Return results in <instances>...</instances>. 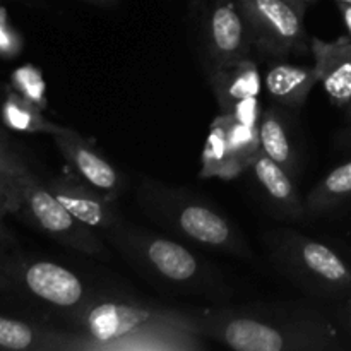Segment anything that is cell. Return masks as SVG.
<instances>
[{
	"instance_id": "cell-1",
	"label": "cell",
	"mask_w": 351,
	"mask_h": 351,
	"mask_svg": "<svg viewBox=\"0 0 351 351\" xmlns=\"http://www.w3.org/2000/svg\"><path fill=\"white\" fill-rule=\"evenodd\" d=\"M206 341L237 351H332L343 348L335 321L307 302L213 304L194 307Z\"/></svg>"
},
{
	"instance_id": "cell-2",
	"label": "cell",
	"mask_w": 351,
	"mask_h": 351,
	"mask_svg": "<svg viewBox=\"0 0 351 351\" xmlns=\"http://www.w3.org/2000/svg\"><path fill=\"white\" fill-rule=\"evenodd\" d=\"M103 239L141 278L160 290L206 298L213 304H228L232 298L233 290L225 276L177 240L125 219Z\"/></svg>"
},
{
	"instance_id": "cell-3",
	"label": "cell",
	"mask_w": 351,
	"mask_h": 351,
	"mask_svg": "<svg viewBox=\"0 0 351 351\" xmlns=\"http://www.w3.org/2000/svg\"><path fill=\"white\" fill-rule=\"evenodd\" d=\"M136 204L149 221L185 242L239 259H256L239 226L213 202L189 189L143 175L136 187Z\"/></svg>"
},
{
	"instance_id": "cell-4",
	"label": "cell",
	"mask_w": 351,
	"mask_h": 351,
	"mask_svg": "<svg viewBox=\"0 0 351 351\" xmlns=\"http://www.w3.org/2000/svg\"><path fill=\"white\" fill-rule=\"evenodd\" d=\"M64 322L82 336L81 351H117L123 339L151 331L197 335L194 307H167L99 293Z\"/></svg>"
},
{
	"instance_id": "cell-5",
	"label": "cell",
	"mask_w": 351,
	"mask_h": 351,
	"mask_svg": "<svg viewBox=\"0 0 351 351\" xmlns=\"http://www.w3.org/2000/svg\"><path fill=\"white\" fill-rule=\"evenodd\" d=\"M274 269L305 295L322 300L351 298V267L328 243L291 228L261 233Z\"/></svg>"
},
{
	"instance_id": "cell-6",
	"label": "cell",
	"mask_w": 351,
	"mask_h": 351,
	"mask_svg": "<svg viewBox=\"0 0 351 351\" xmlns=\"http://www.w3.org/2000/svg\"><path fill=\"white\" fill-rule=\"evenodd\" d=\"M21 195V211L26 218L47 233L50 239L82 256L99 261L112 259V247L98 232L79 221L43 180L33 171H26L16 184Z\"/></svg>"
},
{
	"instance_id": "cell-7",
	"label": "cell",
	"mask_w": 351,
	"mask_h": 351,
	"mask_svg": "<svg viewBox=\"0 0 351 351\" xmlns=\"http://www.w3.org/2000/svg\"><path fill=\"white\" fill-rule=\"evenodd\" d=\"M256 50L273 58L311 50L304 17L307 5L288 0H239Z\"/></svg>"
},
{
	"instance_id": "cell-8",
	"label": "cell",
	"mask_w": 351,
	"mask_h": 351,
	"mask_svg": "<svg viewBox=\"0 0 351 351\" xmlns=\"http://www.w3.org/2000/svg\"><path fill=\"white\" fill-rule=\"evenodd\" d=\"M3 269L14 285H19L34 300L58 312L62 321L98 295L75 271L51 261L23 259L7 264Z\"/></svg>"
},
{
	"instance_id": "cell-9",
	"label": "cell",
	"mask_w": 351,
	"mask_h": 351,
	"mask_svg": "<svg viewBox=\"0 0 351 351\" xmlns=\"http://www.w3.org/2000/svg\"><path fill=\"white\" fill-rule=\"evenodd\" d=\"M204 62L215 65L233 64L250 57L252 38L239 0H213L202 17Z\"/></svg>"
},
{
	"instance_id": "cell-10",
	"label": "cell",
	"mask_w": 351,
	"mask_h": 351,
	"mask_svg": "<svg viewBox=\"0 0 351 351\" xmlns=\"http://www.w3.org/2000/svg\"><path fill=\"white\" fill-rule=\"evenodd\" d=\"M47 187L51 194L84 225L105 235L123 219L115 199L89 185L77 175L60 173L48 178Z\"/></svg>"
},
{
	"instance_id": "cell-11",
	"label": "cell",
	"mask_w": 351,
	"mask_h": 351,
	"mask_svg": "<svg viewBox=\"0 0 351 351\" xmlns=\"http://www.w3.org/2000/svg\"><path fill=\"white\" fill-rule=\"evenodd\" d=\"M51 137L57 149L77 177L105 192L108 197L119 201L127 187L125 177L96 149L95 144L69 127H62V130Z\"/></svg>"
},
{
	"instance_id": "cell-12",
	"label": "cell",
	"mask_w": 351,
	"mask_h": 351,
	"mask_svg": "<svg viewBox=\"0 0 351 351\" xmlns=\"http://www.w3.org/2000/svg\"><path fill=\"white\" fill-rule=\"evenodd\" d=\"M250 171L259 189L261 199L273 218L288 223H302L308 218L305 199L300 197L295 184L297 180L283 167L261 151Z\"/></svg>"
},
{
	"instance_id": "cell-13",
	"label": "cell",
	"mask_w": 351,
	"mask_h": 351,
	"mask_svg": "<svg viewBox=\"0 0 351 351\" xmlns=\"http://www.w3.org/2000/svg\"><path fill=\"white\" fill-rule=\"evenodd\" d=\"M311 53L319 82L331 103L345 108L351 101V38L341 34L335 41L311 36Z\"/></svg>"
},
{
	"instance_id": "cell-14",
	"label": "cell",
	"mask_w": 351,
	"mask_h": 351,
	"mask_svg": "<svg viewBox=\"0 0 351 351\" xmlns=\"http://www.w3.org/2000/svg\"><path fill=\"white\" fill-rule=\"evenodd\" d=\"M82 336L69 328H50L0 315V350L81 351Z\"/></svg>"
},
{
	"instance_id": "cell-15",
	"label": "cell",
	"mask_w": 351,
	"mask_h": 351,
	"mask_svg": "<svg viewBox=\"0 0 351 351\" xmlns=\"http://www.w3.org/2000/svg\"><path fill=\"white\" fill-rule=\"evenodd\" d=\"M261 151L283 167L295 180L300 178L302 160L295 136V120L291 110L271 105L263 110L259 120Z\"/></svg>"
},
{
	"instance_id": "cell-16",
	"label": "cell",
	"mask_w": 351,
	"mask_h": 351,
	"mask_svg": "<svg viewBox=\"0 0 351 351\" xmlns=\"http://www.w3.org/2000/svg\"><path fill=\"white\" fill-rule=\"evenodd\" d=\"M202 65L221 113H232L237 105L245 99L259 98L263 82L259 67L250 57L226 65H215L208 62Z\"/></svg>"
},
{
	"instance_id": "cell-17",
	"label": "cell",
	"mask_w": 351,
	"mask_h": 351,
	"mask_svg": "<svg viewBox=\"0 0 351 351\" xmlns=\"http://www.w3.org/2000/svg\"><path fill=\"white\" fill-rule=\"evenodd\" d=\"M319 82L314 65L291 64L285 58H276L267 65L264 86L274 105L298 112L305 106L311 91Z\"/></svg>"
},
{
	"instance_id": "cell-18",
	"label": "cell",
	"mask_w": 351,
	"mask_h": 351,
	"mask_svg": "<svg viewBox=\"0 0 351 351\" xmlns=\"http://www.w3.org/2000/svg\"><path fill=\"white\" fill-rule=\"evenodd\" d=\"M351 201V160L332 168L305 197L308 218H321Z\"/></svg>"
},
{
	"instance_id": "cell-19",
	"label": "cell",
	"mask_w": 351,
	"mask_h": 351,
	"mask_svg": "<svg viewBox=\"0 0 351 351\" xmlns=\"http://www.w3.org/2000/svg\"><path fill=\"white\" fill-rule=\"evenodd\" d=\"M201 178H221L232 180L242 175V170L237 167L233 151L230 147L228 130H226L225 115H218L209 127L208 139L201 156Z\"/></svg>"
},
{
	"instance_id": "cell-20",
	"label": "cell",
	"mask_w": 351,
	"mask_h": 351,
	"mask_svg": "<svg viewBox=\"0 0 351 351\" xmlns=\"http://www.w3.org/2000/svg\"><path fill=\"white\" fill-rule=\"evenodd\" d=\"M223 115L226 119V130H228V141L233 151V158H235L237 167L243 173L245 170H250L254 160L261 153L259 127L242 123L228 113H223Z\"/></svg>"
},
{
	"instance_id": "cell-21",
	"label": "cell",
	"mask_w": 351,
	"mask_h": 351,
	"mask_svg": "<svg viewBox=\"0 0 351 351\" xmlns=\"http://www.w3.org/2000/svg\"><path fill=\"white\" fill-rule=\"evenodd\" d=\"M7 115H9L10 125L21 130L50 134V136H53L58 130H62V125H57V123L47 120L33 105H29V103L23 101L19 98L10 99Z\"/></svg>"
},
{
	"instance_id": "cell-22",
	"label": "cell",
	"mask_w": 351,
	"mask_h": 351,
	"mask_svg": "<svg viewBox=\"0 0 351 351\" xmlns=\"http://www.w3.org/2000/svg\"><path fill=\"white\" fill-rule=\"evenodd\" d=\"M26 171H29L27 165L24 163V161L21 160L5 143H3L2 137H0V180L17 191V180H19V177H23Z\"/></svg>"
},
{
	"instance_id": "cell-23",
	"label": "cell",
	"mask_w": 351,
	"mask_h": 351,
	"mask_svg": "<svg viewBox=\"0 0 351 351\" xmlns=\"http://www.w3.org/2000/svg\"><path fill=\"white\" fill-rule=\"evenodd\" d=\"M21 211V195L10 185L0 180V218L5 215H16Z\"/></svg>"
},
{
	"instance_id": "cell-24",
	"label": "cell",
	"mask_w": 351,
	"mask_h": 351,
	"mask_svg": "<svg viewBox=\"0 0 351 351\" xmlns=\"http://www.w3.org/2000/svg\"><path fill=\"white\" fill-rule=\"evenodd\" d=\"M335 319L339 324V328L346 329V331L351 332V300L343 302L338 308L335 311Z\"/></svg>"
},
{
	"instance_id": "cell-25",
	"label": "cell",
	"mask_w": 351,
	"mask_h": 351,
	"mask_svg": "<svg viewBox=\"0 0 351 351\" xmlns=\"http://www.w3.org/2000/svg\"><path fill=\"white\" fill-rule=\"evenodd\" d=\"M336 144L339 147H345V149H351V125L343 129L341 132L336 136Z\"/></svg>"
},
{
	"instance_id": "cell-26",
	"label": "cell",
	"mask_w": 351,
	"mask_h": 351,
	"mask_svg": "<svg viewBox=\"0 0 351 351\" xmlns=\"http://www.w3.org/2000/svg\"><path fill=\"white\" fill-rule=\"evenodd\" d=\"M338 9L341 12L343 21H345V26L348 29V34L351 38V5L350 3H338Z\"/></svg>"
},
{
	"instance_id": "cell-27",
	"label": "cell",
	"mask_w": 351,
	"mask_h": 351,
	"mask_svg": "<svg viewBox=\"0 0 351 351\" xmlns=\"http://www.w3.org/2000/svg\"><path fill=\"white\" fill-rule=\"evenodd\" d=\"M9 285H12V281L7 276L5 269H0V287H9Z\"/></svg>"
},
{
	"instance_id": "cell-28",
	"label": "cell",
	"mask_w": 351,
	"mask_h": 351,
	"mask_svg": "<svg viewBox=\"0 0 351 351\" xmlns=\"http://www.w3.org/2000/svg\"><path fill=\"white\" fill-rule=\"evenodd\" d=\"M288 2L300 3V5H308V3H314V2H317V0H288Z\"/></svg>"
},
{
	"instance_id": "cell-29",
	"label": "cell",
	"mask_w": 351,
	"mask_h": 351,
	"mask_svg": "<svg viewBox=\"0 0 351 351\" xmlns=\"http://www.w3.org/2000/svg\"><path fill=\"white\" fill-rule=\"evenodd\" d=\"M88 2L101 3V5H108V3H113V2H115V0H88Z\"/></svg>"
},
{
	"instance_id": "cell-30",
	"label": "cell",
	"mask_w": 351,
	"mask_h": 351,
	"mask_svg": "<svg viewBox=\"0 0 351 351\" xmlns=\"http://www.w3.org/2000/svg\"><path fill=\"white\" fill-rule=\"evenodd\" d=\"M345 110H346V117H348V120L351 122V101L345 106Z\"/></svg>"
},
{
	"instance_id": "cell-31",
	"label": "cell",
	"mask_w": 351,
	"mask_h": 351,
	"mask_svg": "<svg viewBox=\"0 0 351 351\" xmlns=\"http://www.w3.org/2000/svg\"><path fill=\"white\" fill-rule=\"evenodd\" d=\"M3 239H5V230H3L2 223H0V242H2Z\"/></svg>"
},
{
	"instance_id": "cell-32",
	"label": "cell",
	"mask_w": 351,
	"mask_h": 351,
	"mask_svg": "<svg viewBox=\"0 0 351 351\" xmlns=\"http://www.w3.org/2000/svg\"><path fill=\"white\" fill-rule=\"evenodd\" d=\"M336 3H350L351 5V0H335Z\"/></svg>"
}]
</instances>
